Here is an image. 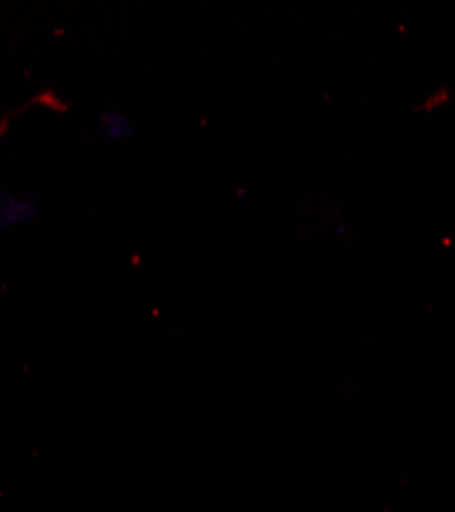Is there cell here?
Masks as SVG:
<instances>
[{
    "instance_id": "obj_1",
    "label": "cell",
    "mask_w": 455,
    "mask_h": 512,
    "mask_svg": "<svg viewBox=\"0 0 455 512\" xmlns=\"http://www.w3.org/2000/svg\"><path fill=\"white\" fill-rule=\"evenodd\" d=\"M39 218L35 207V195H27L25 199H17L9 193V189L0 191V232L11 226H23Z\"/></svg>"
},
{
    "instance_id": "obj_2",
    "label": "cell",
    "mask_w": 455,
    "mask_h": 512,
    "mask_svg": "<svg viewBox=\"0 0 455 512\" xmlns=\"http://www.w3.org/2000/svg\"><path fill=\"white\" fill-rule=\"evenodd\" d=\"M99 130L109 140H128L138 132V127L121 111H109L99 117Z\"/></svg>"
}]
</instances>
